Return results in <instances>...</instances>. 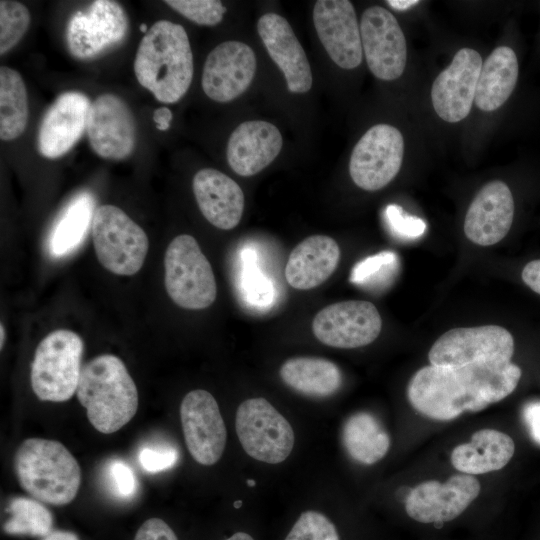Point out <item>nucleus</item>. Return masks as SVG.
Returning <instances> with one entry per match:
<instances>
[{"label": "nucleus", "instance_id": "obj_4", "mask_svg": "<svg viewBox=\"0 0 540 540\" xmlns=\"http://www.w3.org/2000/svg\"><path fill=\"white\" fill-rule=\"evenodd\" d=\"M20 485L38 501L66 505L77 495L81 469L68 449L56 440L29 438L14 456Z\"/></svg>", "mask_w": 540, "mask_h": 540}, {"label": "nucleus", "instance_id": "obj_50", "mask_svg": "<svg viewBox=\"0 0 540 540\" xmlns=\"http://www.w3.org/2000/svg\"><path fill=\"white\" fill-rule=\"evenodd\" d=\"M246 483H247V485L250 486V487H253V486H255V484H256V482H255L253 479H248Z\"/></svg>", "mask_w": 540, "mask_h": 540}, {"label": "nucleus", "instance_id": "obj_22", "mask_svg": "<svg viewBox=\"0 0 540 540\" xmlns=\"http://www.w3.org/2000/svg\"><path fill=\"white\" fill-rule=\"evenodd\" d=\"M514 217V200L502 181L487 183L471 202L464 221V233L481 246L501 241L509 232Z\"/></svg>", "mask_w": 540, "mask_h": 540}, {"label": "nucleus", "instance_id": "obj_23", "mask_svg": "<svg viewBox=\"0 0 540 540\" xmlns=\"http://www.w3.org/2000/svg\"><path fill=\"white\" fill-rule=\"evenodd\" d=\"M283 138L272 123L254 120L241 123L229 137L226 156L231 169L249 177L266 168L282 149Z\"/></svg>", "mask_w": 540, "mask_h": 540}, {"label": "nucleus", "instance_id": "obj_44", "mask_svg": "<svg viewBox=\"0 0 540 540\" xmlns=\"http://www.w3.org/2000/svg\"><path fill=\"white\" fill-rule=\"evenodd\" d=\"M172 118V111L167 107H159L153 112V121L160 131L169 129Z\"/></svg>", "mask_w": 540, "mask_h": 540}, {"label": "nucleus", "instance_id": "obj_17", "mask_svg": "<svg viewBox=\"0 0 540 540\" xmlns=\"http://www.w3.org/2000/svg\"><path fill=\"white\" fill-rule=\"evenodd\" d=\"M256 65L255 53L247 44L239 41L220 43L205 60L202 89L213 101L230 102L249 87Z\"/></svg>", "mask_w": 540, "mask_h": 540}, {"label": "nucleus", "instance_id": "obj_45", "mask_svg": "<svg viewBox=\"0 0 540 540\" xmlns=\"http://www.w3.org/2000/svg\"><path fill=\"white\" fill-rule=\"evenodd\" d=\"M43 540H79L78 536L69 531H52Z\"/></svg>", "mask_w": 540, "mask_h": 540}, {"label": "nucleus", "instance_id": "obj_12", "mask_svg": "<svg viewBox=\"0 0 540 540\" xmlns=\"http://www.w3.org/2000/svg\"><path fill=\"white\" fill-rule=\"evenodd\" d=\"M382 319L369 301L348 300L320 310L313 319L315 337L336 348H357L372 343L380 334Z\"/></svg>", "mask_w": 540, "mask_h": 540}, {"label": "nucleus", "instance_id": "obj_18", "mask_svg": "<svg viewBox=\"0 0 540 540\" xmlns=\"http://www.w3.org/2000/svg\"><path fill=\"white\" fill-rule=\"evenodd\" d=\"M482 64V58L476 50L463 48L436 77L431 88V100L441 119L455 123L469 114Z\"/></svg>", "mask_w": 540, "mask_h": 540}, {"label": "nucleus", "instance_id": "obj_31", "mask_svg": "<svg viewBox=\"0 0 540 540\" xmlns=\"http://www.w3.org/2000/svg\"><path fill=\"white\" fill-rule=\"evenodd\" d=\"M28 96L22 76L7 66L0 68V138H18L28 122Z\"/></svg>", "mask_w": 540, "mask_h": 540}, {"label": "nucleus", "instance_id": "obj_13", "mask_svg": "<svg viewBox=\"0 0 540 540\" xmlns=\"http://www.w3.org/2000/svg\"><path fill=\"white\" fill-rule=\"evenodd\" d=\"M363 53L372 74L385 81L399 78L407 61V45L403 31L387 9L367 8L360 21Z\"/></svg>", "mask_w": 540, "mask_h": 540}, {"label": "nucleus", "instance_id": "obj_5", "mask_svg": "<svg viewBox=\"0 0 540 540\" xmlns=\"http://www.w3.org/2000/svg\"><path fill=\"white\" fill-rule=\"evenodd\" d=\"M84 344L67 329L49 333L36 348L31 367V386L42 401L64 402L77 391Z\"/></svg>", "mask_w": 540, "mask_h": 540}, {"label": "nucleus", "instance_id": "obj_29", "mask_svg": "<svg viewBox=\"0 0 540 540\" xmlns=\"http://www.w3.org/2000/svg\"><path fill=\"white\" fill-rule=\"evenodd\" d=\"M342 442L351 458L371 465L389 450L390 438L379 420L367 412L350 416L343 425Z\"/></svg>", "mask_w": 540, "mask_h": 540}, {"label": "nucleus", "instance_id": "obj_48", "mask_svg": "<svg viewBox=\"0 0 540 540\" xmlns=\"http://www.w3.org/2000/svg\"><path fill=\"white\" fill-rule=\"evenodd\" d=\"M0 331H1L0 344H1V348H2L3 344H4V341H5V330H4L3 324H1V326H0Z\"/></svg>", "mask_w": 540, "mask_h": 540}, {"label": "nucleus", "instance_id": "obj_8", "mask_svg": "<svg viewBox=\"0 0 540 540\" xmlns=\"http://www.w3.org/2000/svg\"><path fill=\"white\" fill-rule=\"evenodd\" d=\"M235 427L245 452L258 461L280 463L293 449L290 423L264 398L243 401L236 412Z\"/></svg>", "mask_w": 540, "mask_h": 540}, {"label": "nucleus", "instance_id": "obj_43", "mask_svg": "<svg viewBox=\"0 0 540 540\" xmlns=\"http://www.w3.org/2000/svg\"><path fill=\"white\" fill-rule=\"evenodd\" d=\"M521 277L529 288L540 294V259L527 263L522 270Z\"/></svg>", "mask_w": 540, "mask_h": 540}, {"label": "nucleus", "instance_id": "obj_34", "mask_svg": "<svg viewBox=\"0 0 540 540\" xmlns=\"http://www.w3.org/2000/svg\"><path fill=\"white\" fill-rule=\"evenodd\" d=\"M28 8L17 1H0V54L11 50L27 32L30 25Z\"/></svg>", "mask_w": 540, "mask_h": 540}, {"label": "nucleus", "instance_id": "obj_6", "mask_svg": "<svg viewBox=\"0 0 540 540\" xmlns=\"http://www.w3.org/2000/svg\"><path fill=\"white\" fill-rule=\"evenodd\" d=\"M164 268L165 288L175 304L190 310L213 304L217 296L214 273L194 237L182 234L170 242Z\"/></svg>", "mask_w": 540, "mask_h": 540}, {"label": "nucleus", "instance_id": "obj_2", "mask_svg": "<svg viewBox=\"0 0 540 540\" xmlns=\"http://www.w3.org/2000/svg\"><path fill=\"white\" fill-rule=\"evenodd\" d=\"M194 72L193 54L185 29L168 20L155 22L139 43L134 73L138 83L163 103L179 101Z\"/></svg>", "mask_w": 540, "mask_h": 540}, {"label": "nucleus", "instance_id": "obj_51", "mask_svg": "<svg viewBox=\"0 0 540 540\" xmlns=\"http://www.w3.org/2000/svg\"><path fill=\"white\" fill-rule=\"evenodd\" d=\"M241 505H242V501H241V500H238V501L234 502V507H235V508H239Z\"/></svg>", "mask_w": 540, "mask_h": 540}, {"label": "nucleus", "instance_id": "obj_28", "mask_svg": "<svg viewBox=\"0 0 540 540\" xmlns=\"http://www.w3.org/2000/svg\"><path fill=\"white\" fill-rule=\"evenodd\" d=\"M279 373L286 385L308 396H330L342 384V374L338 366L323 358L288 359L281 366Z\"/></svg>", "mask_w": 540, "mask_h": 540}, {"label": "nucleus", "instance_id": "obj_19", "mask_svg": "<svg viewBox=\"0 0 540 540\" xmlns=\"http://www.w3.org/2000/svg\"><path fill=\"white\" fill-rule=\"evenodd\" d=\"M313 23L326 52L343 69H354L362 62L360 27L348 0H319L313 9Z\"/></svg>", "mask_w": 540, "mask_h": 540}, {"label": "nucleus", "instance_id": "obj_21", "mask_svg": "<svg viewBox=\"0 0 540 540\" xmlns=\"http://www.w3.org/2000/svg\"><path fill=\"white\" fill-rule=\"evenodd\" d=\"M257 30L267 52L283 72L292 93H306L312 87V72L306 53L288 21L279 14L266 13Z\"/></svg>", "mask_w": 540, "mask_h": 540}, {"label": "nucleus", "instance_id": "obj_11", "mask_svg": "<svg viewBox=\"0 0 540 540\" xmlns=\"http://www.w3.org/2000/svg\"><path fill=\"white\" fill-rule=\"evenodd\" d=\"M404 139L388 124H377L356 143L350 157L349 173L361 189L376 191L389 184L401 168Z\"/></svg>", "mask_w": 540, "mask_h": 540}, {"label": "nucleus", "instance_id": "obj_36", "mask_svg": "<svg viewBox=\"0 0 540 540\" xmlns=\"http://www.w3.org/2000/svg\"><path fill=\"white\" fill-rule=\"evenodd\" d=\"M165 3L190 21L205 26L217 25L226 12L217 0H166Z\"/></svg>", "mask_w": 540, "mask_h": 540}, {"label": "nucleus", "instance_id": "obj_39", "mask_svg": "<svg viewBox=\"0 0 540 540\" xmlns=\"http://www.w3.org/2000/svg\"><path fill=\"white\" fill-rule=\"evenodd\" d=\"M179 458L177 449L170 446L144 447L139 452L141 467L149 473H158L173 467Z\"/></svg>", "mask_w": 540, "mask_h": 540}, {"label": "nucleus", "instance_id": "obj_33", "mask_svg": "<svg viewBox=\"0 0 540 540\" xmlns=\"http://www.w3.org/2000/svg\"><path fill=\"white\" fill-rule=\"evenodd\" d=\"M398 266L395 253L380 252L358 262L351 272L350 280L362 286H380L395 277Z\"/></svg>", "mask_w": 540, "mask_h": 540}, {"label": "nucleus", "instance_id": "obj_35", "mask_svg": "<svg viewBox=\"0 0 540 540\" xmlns=\"http://www.w3.org/2000/svg\"><path fill=\"white\" fill-rule=\"evenodd\" d=\"M285 540H340L335 525L322 513L301 514Z\"/></svg>", "mask_w": 540, "mask_h": 540}, {"label": "nucleus", "instance_id": "obj_25", "mask_svg": "<svg viewBox=\"0 0 540 540\" xmlns=\"http://www.w3.org/2000/svg\"><path fill=\"white\" fill-rule=\"evenodd\" d=\"M340 259L338 243L326 235H312L300 242L290 253L285 278L299 290L315 288L335 271Z\"/></svg>", "mask_w": 540, "mask_h": 540}, {"label": "nucleus", "instance_id": "obj_46", "mask_svg": "<svg viewBox=\"0 0 540 540\" xmlns=\"http://www.w3.org/2000/svg\"><path fill=\"white\" fill-rule=\"evenodd\" d=\"M387 3L396 10H406L417 3V0H389Z\"/></svg>", "mask_w": 540, "mask_h": 540}, {"label": "nucleus", "instance_id": "obj_14", "mask_svg": "<svg viewBox=\"0 0 540 540\" xmlns=\"http://www.w3.org/2000/svg\"><path fill=\"white\" fill-rule=\"evenodd\" d=\"M184 439L193 459L201 465L215 464L226 445L227 431L215 398L206 390H192L180 405Z\"/></svg>", "mask_w": 540, "mask_h": 540}, {"label": "nucleus", "instance_id": "obj_26", "mask_svg": "<svg viewBox=\"0 0 540 540\" xmlns=\"http://www.w3.org/2000/svg\"><path fill=\"white\" fill-rule=\"evenodd\" d=\"M515 451L512 438L498 430L476 431L469 443L456 446L451 453V463L464 474H484L502 469Z\"/></svg>", "mask_w": 540, "mask_h": 540}, {"label": "nucleus", "instance_id": "obj_27", "mask_svg": "<svg viewBox=\"0 0 540 540\" xmlns=\"http://www.w3.org/2000/svg\"><path fill=\"white\" fill-rule=\"evenodd\" d=\"M519 66L515 52L508 46L494 49L482 64L475 99L482 111H494L512 94L518 79Z\"/></svg>", "mask_w": 540, "mask_h": 540}, {"label": "nucleus", "instance_id": "obj_3", "mask_svg": "<svg viewBox=\"0 0 540 540\" xmlns=\"http://www.w3.org/2000/svg\"><path fill=\"white\" fill-rule=\"evenodd\" d=\"M76 394L92 426L104 434L121 429L138 409L137 387L123 361L112 354L83 366Z\"/></svg>", "mask_w": 540, "mask_h": 540}, {"label": "nucleus", "instance_id": "obj_42", "mask_svg": "<svg viewBox=\"0 0 540 540\" xmlns=\"http://www.w3.org/2000/svg\"><path fill=\"white\" fill-rule=\"evenodd\" d=\"M522 417L532 440L540 445V401L528 402L522 409Z\"/></svg>", "mask_w": 540, "mask_h": 540}, {"label": "nucleus", "instance_id": "obj_7", "mask_svg": "<svg viewBox=\"0 0 540 540\" xmlns=\"http://www.w3.org/2000/svg\"><path fill=\"white\" fill-rule=\"evenodd\" d=\"M91 229L95 253L103 267L123 276L134 275L142 268L148 237L123 210L101 205L94 212Z\"/></svg>", "mask_w": 540, "mask_h": 540}, {"label": "nucleus", "instance_id": "obj_16", "mask_svg": "<svg viewBox=\"0 0 540 540\" xmlns=\"http://www.w3.org/2000/svg\"><path fill=\"white\" fill-rule=\"evenodd\" d=\"M479 493L480 483L474 476L455 474L444 483L430 480L412 488L405 500V510L415 521L444 523L458 517Z\"/></svg>", "mask_w": 540, "mask_h": 540}, {"label": "nucleus", "instance_id": "obj_9", "mask_svg": "<svg viewBox=\"0 0 540 540\" xmlns=\"http://www.w3.org/2000/svg\"><path fill=\"white\" fill-rule=\"evenodd\" d=\"M128 27L127 14L118 2L96 0L70 17L65 32L67 48L77 59H93L120 44Z\"/></svg>", "mask_w": 540, "mask_h": 540}, {"label": "nucleus", "instance_id": "obj_30", "mask_svg": "<svg viewBox=\"0 0 540 540\" xmlns=\"http://www.w3.org/2000/svg\"><path fill=\"white\" fill-rule=\"evenodd\" d=\"M95 210V199L88 192H82L70 201L52 229L51 255L65 256L81 244L92 225Z\"/></svg>", "mask_w": 540, "mask_h": 540}, {"label": "nucleus", "instance_id": "obj_1", "mask_svg": "<svg viewBox=\"0 0 540 540\" xmlns=\"http://www.w3.org/2000/svg\"><path fill=\"white\" fill-rule=\"evenodd\" d=\"M522 372L511 360L481 361L460 367L425 366L410 379L407 396L419 413L448 421L478 412L517 387Z\"/></svg>", "mask_w": 540, "mask_h": 540}, {"label": "nucleus", "instance_id": "obj_10", "mask_svg": "<svg viewBox=\"0 0 540 540\" xmlns=\"http://www.w3.org/2000/svg\"><path fill=\"white\" fill-rule=\"evenodd\" d=\"M513 353L511 333L501 326L485 325L445 332L432 345L428 358L433 366L460 367L481 361H510Z\"/></svg>", "mask_w": 540, "mask_h": 540}, {"label": "nucleus", "instance_id": "obj_15", "mask_svg": "<svg viewBox=\"0 0 540 540\" xmlns=\"http://www.w3.org/2000/svg\"><path fill=\"white\" fill-rule=\"evenodd\" d=\"M86 132L92 150L103 159L123 160L134 151L135 120L126 102L115 94H101L91 103Z\"/></svg>", "mask_w": 540, "mask_h": 540}, {"label": "nucleus", "instance_id": "obj_40", "mask_svg": "<svg viewBox=\"0 0 540 540\" xmlns=\"http://www.w3.org/2000/svg\"><path fill=\"white\" fill-rule=\"evenodd\" d=\"M108 477L115 493L123 498L131 497L136 490V478L128 464L114 460L109 465Z\"/></svg>", "mask_w": 540, "mask_h": 540}, {"label": "nucleus", "instance_id": "obj_20", "mask_svg": "<svg viewBox=\"0 0 540 540\" xmlns=\"http://www.w3.org/2000/svg\"><path fill=\"white\" fill-rule=\"evenodd\" d=\"M89 98L77 91L60 94L45 112L37 135L39 153L48 159L69 152L86 130Z\"/></svg>", "mask_w": 540, "mask_h": 540}, {"label": "nucleus", "instance_id": "obj_52", "mask_svg": "<svg viewBox=\"0 0 540 540\" xmlns=\"http://www.w3.org/2000/svg\"><path fill=\"white\" fill-rule=\"evenodd\" d=\"M443 524H444V523H442V522H436V523H434V526H435L436 528H441V527L443 526Z\"/></svg>", "mask_w": 540, "mask_h": 540}, {"label": "nucleus", "instance_id": "obj_38", "mask_svg": "<svg viewBox=\"0 0 540 540\" xmlns=\"http://www.w3.org/2000/svg\"><path fill=\"white\" fill-rule=\"evenodd\" d=\"M385 218L391 231L401 238L415 239L423 235L426 230L424 220L406 214L400 206L395 204L386 207Z\"/></svg>", "mask_w": 540, "mask_h": 540}, {"label": "nucleus", "instance_id": "obj_24", "mask_svg": "<svg viewBox=\"0 0 540 540\" xmlns=\"http://www.w3.org/2000/svg\"><path fill=\"white\" fill-rule=\"evenodd\" d=\"M192 187L201 213L212 225L230 230L239 224L244 194L232 178L216 169L205 168L196 172Z\"/></svg>", "mask_w": 540, "mask_h": 540}, {"label": "nucleus", "instance_id": "obj_41", "mask_svg": "<svg viewBox=\"0 0 540 540\" xmlns=\"http://www.w3.org/2000/svg\"><path fill=\"white\" fill-rule=\"evenodd\" d=\"M134 540H178L170 526L160 518L146 520Z\"/></svg>", "mask_w": 540, "mask_h": 540}, {"label": "nucleus", "instance_id": "obj_37", "mask_svg": "<svg viewBox=\"0 0 540 540\" xmlns=\"http://www.w3.org/2000/svg\"><path fill=\"white\" fill-rule=\"evenodd\" d=\"M254 257L255 254L252 251L246 250L243 253V287L250 302L266 306L273 299V286L270 280L257 268Z\"/></svg>", "mask_w": 540, "mask_h": 540}, {"label": "nucleus", "instance_id": "obj_49", "mask_svg": "<svg viewBox=\"0 0 540 540\" xmlns=\"http://www.w3.org/2000/svg\"><path fill=\"white\" fill-rule=\"evenodd\" d=\"M140 30H141L143 33L146 34V33L148 32L149 29H148V27H147V25H146L145 23H142V24L140 25Z\"/></svg>", "mask_w": 540, "mask_h": 540}, {"label": "nucleus", "instance_id": "obj_32", "mask_svg": "<svg viewBox=\"0 0 540 540\" xmlns=\"http://www.w3.org/2000/svg\"><path fill=\"white\" fill-rule=\"evenodd\" d=\"M8 512L10 517L3 526L7 534L45 537L52 532L53 516L37 499L14 497Z\"/></svg>", "mask_w": 540, "mask_h": 540}, {"label": "nucleus", "instance_id": "obj_47", "mask_svg": "<svg viewBox=\"0 0 540 540\" xmlns=\"http://www.w3.org/2000/svg\"><path fill=\"white\" fill-rule=\"evenodd\" d=\"M225 540H254V539L247 533L237 532Z\"/></svg>", "mask_w": 540, "mask_h": 540}]
</instances>
